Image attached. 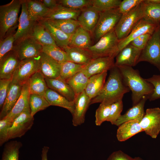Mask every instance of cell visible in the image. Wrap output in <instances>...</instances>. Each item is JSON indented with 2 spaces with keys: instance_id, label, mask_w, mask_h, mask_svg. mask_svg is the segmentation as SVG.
Listing matches in <instances>:
<instances>
[{
  "instance_id": "cell-1",
  "label": "cell",
  "mask_w": 160,
  "mask_h": 160,
  "mask_svg": "<svg viewBox=\"0 0 160 160\" xmlns=\"http://www.w3.org/2000/svg\"><path fill=\"white\" fill-rule=\"evenodd\" d=\"M108 78L100 93L92 99L90 105L97 103L107 105L122 99L130 90L124 83L118 67L115 65L110 70Z\"/></svg>"
},
{
  "instance_id": "cell-2",
  "label": "cell",
  "mask_w": 160,
  "mask_h": 160,
  "mask_svg": "<svg viewBox=\"0 0 160 160\" xmlns=\"http://www.w3.org/2000/svg\"><path fill=\"white\" fill-rule=\"evenodd\" d=\"M117 67L124 83L131 91L133 105L139 103L144 97H148L152 93L153 86L141 76L138 70L127 65Z\"/></svg>"
},
{
  "instance_id": "cell-3",
  "label": "cell",
  "mask_w": 160,
  "mask_h": 160,
  "mask_svg": "<svg viewBox=\"0 0 160 160\" xmlns=\"http://www.w3.org/2000/svg\"><path fill=\"white\" fill-rule=\"evenodd\" d=\"M23 0H12L0 6V41L7 33L17 25L18 15Z\"/></svg>"
},
{
  "instance_id": "cell-4",
  "label": "cell",
  "mask_w": 160,
  "mask_h": 160,
  "mask_svg": "<svg viewBox=\"0 0 160 160\" xmlns=\"http://www.w3.org/2000/svg\"><path fill=\"white\" fill-rule=\"evenodd\" d=\"M119 40L114 30L102 36L93 45L88 48L94 58L102 57H116L119 52Z\"/></svg>"
},
{
  "instance_id": "cell-5",
  "label": "cell",
  "mask_w": 160,
  "mask_h": 160,
  "mask_svg": "<svg viewBox=\"0 0 160 160\" xmlns=\"http://www.w3.org/2000/svg\"><path fill=\"white\" fill-rule=\"evenodd\" d=\"M143 0L127 13L122 15L114 28L115 32L120 40L126 37L136 24L143 16Z\"/></svg>"
},
{
  "instance_id": "cell-6",
  "label": "cell",
  "mask_w": 160,
  "mask_h": 160,
  "mask_svg": "<svg viewBox=\"0 0 160 160\" xmlns=\"http://www.w3.org/2000/svg\"><path fill=\"white\" fill-rule=\"evenodd\" d=\"M122 15L118 8L100 12L98 21L93 33L95 40L97 41L103 36L114 30Z\"/></svg>"
},
{
  "instance_id": "cell-7",
  "label": "cell",
  "mask_w": 160,
  "mask_h": 160,
  "mask_svg": "<svg viewBox=\"0 0 160 160\" xmlns=\"http://www.w3.org/2000/svg\"><path fill=\"white\" fill-rule=\"evenodd\" d=\"M141 62L150 63L156 67L160 72V25L152 35L146 46L142 50L138 63Z\"/></svg>"
},
{
  "instance_id": "cell-8",
  "label": "cell",
  "mask_w": 160,
  "mask_h": 160,
  "mask_svg": "<svg viewBox=\"0 0 160 160\" xmlns=\"http://www.w3.org/2000/svg\"><path fill=\"white\" fill-rule=\"evenodd\" d=\"M40 55L21 61L12 78V82L22 85L27 82L30 77L39 70Z\"/></svg>"
},
{
  "instance_id": "cell-9",
  "label": "cell",
  "mask_w": 160,
  "mask_h": 160,
  "mask_svg": "<svg viewBox=\"0 0 160 160\" xmlns=\"http://www.w3.org/2000/svg\"><path fill=\"white\" fill-rule=\"evenodd\" d=\"M140 124L147 135L156 138L160 133V108L147 109Z\"/></svg>"
},
{
  "instance_id": "cell-10",
  "label": "cell",
  "mask_w": 160,
  "mask_h": 160,
  "mask_svg": "<svg viewBox=\"0 0 160 160\" xmlns=\"http://www.w3.org/2000/svg\"><path fill=\"white\" fill-rule=\"evenodd\" d=\"M14 50L20 60L39 56L42 46L32 36L26 37L14 45Z\"/></svg>"
},
{
  "instance_id": "cell-11",
  "label": "cell",
  "mask_w": 160,
  "mask_h": 160,
  "mask_svg": "<svg viewBox=\"0 0 160 160\" xmlns=\"http://www.w3.org/2000/svg\"><path fill=\"white\" fill-rule=\"evenodd\" d=\"M30 110H27L19 115L13 121L8 132L9 140L21 137L31 129L34 122Z\"/></svg>"
},
{
  "instance_id": "cell-12",
  "label": "cell",
  "mask_w": 160,
  "mask_h": 160,
  "mask_svg": "<svg viewBox=\"0 0 160 160\" xmlns=\"http://www.w3.org/2000/svg\"><path fill=\"white\" fill-rule=\"evenodd\" d=\"M21 8L18 28L15 34L14 45L21 40L31 36L34 27L37 22L32 20L30 18L26 0H23Z\"/></svg>"
},
{
  "instance_id": "cell-13",
  "label": "cell",
  "mask_w": 160,
  "mask_h": 160,
  "mask_svg": "<svg viewBox=\"0 0 160 160\" xmlns=\"http://www.w3.org/2000/svg\"><path fill=\"white\" fill-rule=\"evenodd\" d=\"M114 57H102L92 59L85 65L82 71L88 77L110 70L115 66Z\"/></svg>"
},
{
  "instance_id": "cell-14",
  "label": "cell",
  "mask_w": 160,
  "mask_h": 160,
  "mask_svg": "<svg viewBox=\"0 0 160 160\" xmlns=\"http://www.w3.org/2000/svg\"><path fill=\"white\" fill-rule=\"evenodd\" d=\"M158 26L143 18L141 19L136 24L126 37L119 40L118 48L119 51L137 37L145 33H149L152 35Z\"/></svg>"
},
{
  "instance_id": "cell-15",
  "label": "cell",
  "mask_w": 160,
  "mask_h": 160,
  "mask_svg": "<svg viewBox=\"0 0 160 160\" xmlns=\"http://www.w3.org/2000/svg\"><path fill=\"white\" fill-rule=\"evenodd\" d=\"M91 100L84 91L76 96L74 100V111L72 114L73 126H78L84 123L85 114L90 105Z\"/></svg>"
},
{
  "instance_id": "cell-16",
  "label": "cell",
  "mask_w": 160,
  "mask_h": 160,
  "mask_svg": "<svg viewBox=\"0 0 160 160\" xmlns=\"http://www.w3.org/2000/svg\"><path fill=\"white\" fill-rule=\"evenodd\" d=\"M141 51L129 44L120 51L116 57L115 65L135 66L138 63Z\"/></svg>"
},
{
  "instance_id": "cell-17",
  "label": "cell",
  "mask_w": 160,
  "mask_h": 160,
  "mask_svg": "<svg viewBox=\"0 0 160 160\" xmlns=\"http://www.w3.org/2000/svg\"><path fill=\"white\" fill-rule=\"evenodd\" d=\"M21 61L14 50L6 55L0 60V79H12Z\"/></svg>"
},
{
  "instance_id": "cell-18",
  "label": "cell",
  "mask_w": 160,
  "mask_h": 160,
  "mask_svg": "<svg viewBox=\"0 0 160 160\" xmlns=\"http://www.w3.org/2000/svg\"><path fill=\"white\" fill-rule=\"evenodd\" d=\"M39 64V71L45 78L60 77V64L43 52L40 55Z\"/></svg>"
},
{
  "instance_id": "cell-19",
  "label": "cell",
  "mask_w": 160,
  "mask_h": 160,
  "mask_svg": "<svg viewBox=\"0 0 160 160\" xmlns=\"http://www.w3.org/2000/svg\"><path fill=\"white\" fill-rule=\"evenodd\" d=\"M99 13L92 5L81 11L77 20L80 26L91 33H93L98 21Z\"/></svg>"
},
{
  "instance_id": "cell-20",
  "label": "cell",
  "mask_w": 160,
  "mask_h": 160,
  "mask_svg": "<svg viewBox=\"0 0 160 160\" xmlns=\"http://www.w3.org/2000/svg\"><path fill=\"white\" fill-rule=\"evenodd\" d=\"M22 87L23 85L11 81L7 97L1 109L0 119L6 117L11 111L21 94Z\"/></svg>"
},
{
  "instance_id": "cell-21",
  "label": "cell",
  "mask_w": 160,
  "mask_h": 160,
  "mask_svg": "<svg viewBox=\"0 0 160 160\" xmlns=\"http://www.w3.org/2000/svg\"><path fill=\"white\" fill-rule=\"evenodd\" d=\"M30 95L27 81L23 85L21 94L14 106L4 118L13 122L22 113L27 110H30L29 103Z\"/></svg>"
},
{
  "instance_id": "cell-22",
  "label": "cell",
  "mask_w": 160,
  "mask_h": 160,
  "mask_svg": "<svg viewBox=\"0 0 160 160\" xmlns=\"http://www.w3.org/2000/svg\"><path fill=\"white\" fill-rule=\"evenodd\" d=\"M147 99L148 96L144 97L139 103L133 105L124 114L121 115L114 125L119 126L124 122L134 120H137L140 122L145 114L144 107Z\"/></svg>"
},
{
  "instance_id": "cell-23",
  "label": "cell",
  "mask_w": 160,
  "mask_h": 160,
  "mask_svg": "<svg viewBox=\"0 0 160 160\" xmlns=\"http://www.w3.org/2000/svg\"><path fill=\"white\" fill-rule=\"evenodd\" d=\"M48 87L57 92L69 100L74 101L76 95L71 87L60 77L54 79L45 78Z\"/></svg>"
},
{
  "instance_id": "cell-24",
  "label": "cell",
  "mask_w": 160,
  "mask_h": 160,
  "mask_svg": "<svg viewBox=\"0 0 160 160\" xmlns=\"http://www.w3.org/2000/svg\"><path fill=\"white\" fill-rule=\"evenodd\" d=\"M69 60L74 63L86 65L94 58L87 49L68 46L63 49Z\"/></svg>"
},
{
  "instance_id": "cell-25",
  "label": "cell",
  "mask_w": 160,
  "mask_h": 160,
  "mask_svg": "<svg viewBox=\"0 0 160 160\" xmlns=\"http://www.w3.org/2000/svg\"><path fill=\"white\" fill-rule=\"evenodd\" d=\"M137 120L129 121L124 122L119 127L116 133L118 141H124L136 134L143 131Z\"/></svg>"
},
{
  "instance_id": "cell-26",
  "label": "cell",
  "mask_w": 160,
  "mask_h": 160,
  "mask_svg": "<svg viewBox=\"0 0 160 160\" xmlns=\"http://www.w3.org/2000/svg\"><path fill=\"white\" fill-rule=\"evenodd\" d=\"M107 71L95 74L90 77L84 90L91 100L97 96L102 89L105 82Z\"/></svg>"
},
{
  "instance_id": "cell-27",
  "label": "cell",
  "mask_w": 160,
  "mask_h": 160,
  "mask_svg": "<svg viewBox=\"0 0 160 160\" xmlns=\"http://www.w3.org/2000/svg\"><path fill=\"white\" fill-rule=\"evenodd\" d=\"M81 10H74L58 4L43 20H66L73 19L77 20Z\"/></svg>"
},
{
  "instance_id": "cell-28",
  "label": "cell",
  "mask_w": 160,
  "mask_h": 160,
  "mask_svg": "<svg viewBox=\"0 0 160 160\" xmlns=\"http://www.w3.org/2000/svg\"><path fill=\"white\" fill-rule=\"evenodd\" d=\"M44 97L50 105L56 106L65 108L72 114L74 111V103L56 91L48 88Z\"/></svg>"
},
{
  "instance_id": "cell-29",
  "label": "cell",
  "mask_w": 160,
  "mask_h": 160,
  "mask_svg": "<svg viewBox=\"0 0 160 160\" xmlns=\"http://www.w3.org/2000/svg\"><path fill=\"white\" fill-rule=\"evenodd\" d=\"M27 9L31 19L36 22L43 20L50 10L47 8L41 0H26Z\"/></svg>"
},
{
  "instance_id": "cell-30",
  "label": "cell",
  "mask_w": 160,
  "mask_h": 160,
  "mask_svg": "<svg viewBox=\"0 0 160 160\" xmlns=\"http://www.w3.org/2000/svg\"><path fill=\"white\" fill-rule=\"evenodd\" d=\"M91 34L80 26L71 36L68 46L87 49L92 45Z\"/></svg>"
},
{
  "instance_id": "cell-31",
  "label": "cell",
  "mask_w": 160,
  "mask_h": 160,
  "mask_svg": "<svg viewBox=\"0 0 160 160\" xmlns=\"http://www.w3.org/2000/svg\"><path fill=\"white\" fill-rule=\"evenodd\" d=\"M28 83L30 94H35L44 96L46 91L49 88L45 77L39 70L30 77Z\"/></svg>"
},
{
  "instance_id": "cell-32",
  "label": "cell",
  "mask_w": 160,
  "mask_h": 160,
  "mask_svg": "<svg viewBox=\"0 0 160 160\" xmlns=\"http://www.w3.org/2000/svg\"><path fill=\"white\" fill-rule=\"evenodd\" d=\"M39 22L43 25L49 32L58 47L63 50L68 46L71 36L53 26L46 20H42Z\"/></svg>"
},
{
  "instance_id": "cell-33",
  "label": "cell",
  "mask_w": 160,
  "mask_h": 160,
  "mask_svg": "<svg viewBox=\"0 0 160 160\" xmlns=\"http://www.w3.org/2000/svg\"><path fill=\"white\" fill-rule=\"evenodd\" d=\"M143 19L157 26L160 24V4L143 0Z\"/></svg>"
},
{
  "instance_id": "cell-34",
  "label": "cell",
  "mask_w": 160,
  "mask_h": 160,
  "mask_svg": "<svg viewBox=\"0 0 160 160\" xmlns=\"http://www.w3.org/2000/svg\"><path fill=\"white\" fill-rule=\"evenodd\" d=\"M31 36L42 46H57L49 32L39 22L35 25Z\"/></svg>"
},
{
  "instance_id": "cell-35",
  "label": "cell",
  "mask_w": 160,
  "mask_h": 160,
  "mask_svg": "<svg viewBox=\"0 0 160 160\" xmlns=\"http://www.w3.org/2000/svg\"><path fill=\"white\" fill-rule=\"evenodd\" d=\"M89 79L81 71L68 79L66 82L71 87L76 96L84 91Z\"/></svg>"
},
{
  "instance_id": "cell-36",
  "label": "cell",
  "mask_w": 160,
  "mask_h": 160,
  "mask_svg": "<svg viewBox=\"0 0 160 160\" xmlns=\"http://www.w3.org/2000/svg\"><path fill=\"white\" fill-rule=\"evenodd\" d=\"M45 20L70 36H71L80 26L77 20L73 19Z\"/></svg>"
},
{
  "instance_id": "cell-37",
  "label": "cell",
  "mask_w": 160,
  "mask_h": 160,
  "mask_svg": "<svg viewBox=\"0 0 160 160\" xmlns=\"http://www.w3.org/2000/svg\"><path fill=\"white\" fill-rule=\"evenodd\" d=\"M60 77L66 81L78 72L82 70L85 65L67 61L60 64Z\"/></svg>"
},
{
  "instance_id": "cell-38",
  "label": "cell",
  "mask_w": 160,
  "mask_h": 160,
  "mask_svg": "<svg viewBox=\"0 0 160 160\" xmlns=\"http://www.w3.org/2000/svg\"><path fill=\"white\" fill-rule=\"evenodd\" d=\"M22 144L17 140L12 141L4 145L1 160H19V150Z\"/></svg>"
},
{
  "instance_id": "cell-39",
  "label": "cell",
  "mask_w": 160,
  "mask_h": 160,
  "mask_svg": "<svg viewBox=\"0 0 160 160\" xmlns=\"http://www.w3.org/2000/svg\"><path fill=\"white\" fill-rule=\"evenodd\" d=\"M29 103L31 114L33 116L38 111L50 106L44 96L35 94H30Z\"/></svg>"
},
{
  "instance_id": "cell-40",
  "label": "cell",
  "mask_w": 160,
  "mask_h": 160,
  "mask_svg": "<svg viewBox=\"0 0 160 160\" xmlns=\"http://www.w3.org/2000/svg\"><path fill=\"white\" fill-rule=\"evenodd\" d=\"M18 25L10 30L0 41V60L14 48L15 29Z\"/></svg>"
},
{
  "instance_id": "cell-41",
  "label": "cell",
  "mask_w": 160,
  "mask_h": 160,
  "mask_svg": "<svg viewBox=\"0 0 160 160\" xmlns=\"http://www.w3.org/2000/svg\"><path fill=\"white\" fill-rule=\"evenodd\" d=\"M42 52L60 64L65 61H69L65 52L57 46H42Z\"/></svg>"
},
{
  "instance_id": "cell-42",
  "label": "cell",
  "mask_w": 160,
  "mask_h": 160,
  "mask_svg": "<svg viewBox=\"0 0 160 160\" xmlns=\"http://www.w3.org/2000/svg\"><path fill=\"white\" fill-rule=\"evenodd\" d=\"M57 1L64 7L81 11L92 5V0H60Z\"/></svg>"
},
{
  "instance_id": "cell-43",
  "label": "cell",
  "mask_w": 160,
  "mask_h": 160,
  "mask_svg": "<svg viewBox=\"0 0 160 160\" xmlns=\"http://www.w3.org/2000/svg\"><path fill=\"white\" fill-rule=\"evenodd\" d=\"M121 0H92V5L99 12L119 7Z\"/></svg>"
},
{
  "instance_id": "cell-44",
  "label": "cell",
  "mask_w": 160,
  "mask_h": 160,
  "mask_svg": "<svg viewBox=\"0 0 160 160\" xmlns=\"http://www.w3.org/2000/svg\"><path fill=\"white\" fill-rule=\"evenodd\" d=\"M111 105L100 103L95 112V123L96 126H100L103 122L107 121L110 115Z\"/></svg>"
},
{
  "instance_id": "cell-45",
  "label": "cell",
  "mask_w": 160,
  "mask_h": 160,
  "mask_svg": "<svg viewBox=\"0 0 160 160\" xmlns=\"http://www.w3.org/2000/svg\"><path fill=\"white\" fill-rule=\"evenodd\" d=\"M123 107L122 99L120 100L111 104L110 115L107 121L114 125L116 121L121 115V113Z\"/></svg>"
},
{
  "instance_id": "cell-46",
  "label": "cell",
  "mask_w": 160,
  "mask_h": 160,
  "mask_svg": "<svg viewBox=\"0 0 160 160\" xmlns=\"http://www.w3.org/2000/svg\"><path fill=\"white\" fill-rule=\"evenodd\" d=\"M146 79L152 84L154 88L153 92L148 97V99L153 101L160 99V75H153Z\"/></svg>"
},
{
  "instance_id": "cell-47",
  "label": "cell",
  "mask_w": 160,
  "mask_h": 160,
  "mask_svg": "<svg viewBox=\"0 0 160 160\" xmlns=\"http://www.w3.org/2000/svg\"><path fill=\"white\" fill-rule=\"evenodd\" d=\"M13 122L6 118L0 120V145L9 140L8 132Z\"/></svg>"
},
{
  "instance_id": "cell-48",
  "label": "cell",
  "mask_w": 160,
  "mask_h": 160,
  "mask_svg": "<svg viewBox=\"0 0 160 160\" xmlns=\"http://www.w3.org/2000/svg\"><path fill=\"white\" fill-rule=\"evenodd\" d=\"M143 0H124L121 1L118 9L122 15L125 14L140 4Z\"/></svg>"
},
{
  "instance_id": "cell-49",
  "label": "cell",
  "mask_w": 160,
  "mask_h": 160,
  "mask_svg": "<svg viewBox=\"0 0 160 160\" xmlns=\"http://www.w3.org/2000/svg\"><path fill=\"white\" fill-rule=\"evenodd\" d=\"M12 81L10 79H0V108H2L7 97L9 84Z\"/></svg>"
},
{
  "instance_id": "cell-50",
  "label": "cell",
  "mask_w": 160,
  "mask_h": 160,
  "mask_svg": "<svg viewBox=\"0 0 160 160\" xmlns=\"http://www.w3.org/2000/svg\"><path fill=\"white\" fill-rule=\"evenodd\" d=\"M151 35L149 33L143 34L132 40L129 44L142 50L146 46Z\"/></svg>"
},
{
  "instance_id": "cell-51",
  "label": "cell",
  "mask_w": 160,
  "mask_h": 160,
  "mask_svg": "<svg viewBox=\"0 0 160 160\" xmlns=\"http://www.w3.org/2000/svg\"><path fill=\"white\" fill-rule=\"evenodd\" d=\"M107 160H135L121 150L113 152L108 157Z\"/></svg>"
},
{
  "instance_id": "cell-52",
  "label": "cell",
  "mask_w": 160,
  "mask_h": 160,
  "mask_svg": "<svg viewBox=\"0 0 160 160\" xmlns=\"http://www.w3.org/2000/svg\"><path fill=\"white\" fill-rule=\"evenodd\" d=\"M45 6L50 10L55 8L58 4L57 0H41Z\"/></svg>"
},
{
  "instance_id": "cell-53",
  "label": "cell",
  "mask_w": 160,
  "mask_h": 160,
  "mask_svg": "<svg viewBox=\"0 0 160 160\" xmlns=\"http://www.w3.org/2000/svg\"><path fill=\"white\" fill-rule=\"evenodd\" d=\"M49 149V147L47 146H44L42 148L41 154V160H48L47 153Z\"/></svg>"
},
{
  "instance_id": "cell-54",
  "label": "cell",
  "mask_w": 160,
  "mask_h": 160,
  "mask_svg": "<svg viewBox=\"0 0 160 160\" xmlns=\"http://www.w3.org/2000/svg\"><path fill=\"white\" fill-rule=\"evenodd\" d=\"M150 1L157 4H160V0H148Z\"/></svg>"
},
{
  "instance_id": "cell-55",
  "label": "cell",
  "mask_w": 160,
  "mask_h": 160,
  "mask_svg": "<svg viewBox=\"0 0 160 160\" xmlns=\"http://www.w3.org/2000/svg\"><path fill=\"white\" fill-rule=\"evenodd\" d=\"M134 159L135 160H144L140 157H135Z\"/></svg>"
},
{
  "instance_id": "cell-56",
  "label": "cell",
  "mask_w": 160,
  "mask_h": 160,
  "mask_svg": "<svg viewBox=\"0 0 160 160\" xmlns=\"http://www.w3.org/2000/svg\"></svg>"
}]
</instances>
